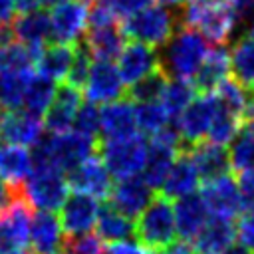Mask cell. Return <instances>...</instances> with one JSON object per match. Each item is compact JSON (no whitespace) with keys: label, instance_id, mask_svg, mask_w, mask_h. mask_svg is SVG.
<instances>
[{"label":"cell","instance_id":"1","mask_svg":"<svg viewBox=\"0 0 254 254\" xmlns=\"http://www.w3.org/2000/svg\"><path fill=\"white\" fill-rule=\"evenodd\" d=\"M208 52V42L202 34H198L192 28L181 26L159 54L161 69L167 73L169 79L190 81L200 69Z\"/></svg>","mask_w":254,"mask_h":254},{"label":"cell","instance_id":"2","mask_svg":"<svg viewBox=\"0 0 254 254\" xmlns=\"http://www.w3.org/2000/svg\"><path fill=\"white\" fill-rule=\"evenodd\" d=\"M181 26L192 28L216 46L230 42L238 20L230 4L220 0H187L181 12Z\"/></svg>","mask_w":254,"mask_h":254},{"label":"cell","instance_id":"3","mask_svg":"<svg viewBox=\"0 0 254 254\" xmlns=\"http://www.w3.org/2000/svg\"><path fill=\"white\" fill-rule=\"evenodd\" d=\"M97 139L87 137L75 129L60 135H44V139L34 147L36 165H50L69 175L77 165L95 155Z\"/></svg>","mask_w":254,"mask_h":254},{"label":"cell","instance_id":"4","mask_svg":"<svg viewBox=\"0 0 254 254\" xmlns=\"http://www.w3.org/2000/svg\"><path fill=\"white\" fill-rule=\"evenodd\" d=\"M179 24L181 18L173 12V8L165 4H149L141 12L125 18L121 28L133 42L163 48L179 30Z\"/></svg>","mask_w":254,"mask_h":254},{"label":"cell","instance_id":"5","mask_svg":"<svg viewBox=\"0 0 254 254\" xmlns=\"http://www.w3.org/2000/svg\"><path fill=\"white\" fill-rule=\"evenodd\" d=\"M67 190L69 181L65 173L50 165H36L18 192L30 204V208L56 212L65 202Z\"/></svg>","mask_w":254,"mask_h":254},{"label":"cell","instance_id":"6","mask_svg":"<svg viewBox=\"0 0 254 254\" xmlns=\"http://www.w3.org/2000/svg\"><path fill=\"white\" fill-rule=\"evenodd\" d=\"M135 236L145 248H149L155 254L167 248L171 242H175L177 226L171 198H167L165 194L155 196V200L137 218Z\"/></svg>","mask_w":254,"mask_h":254},{"label":"cell","instance_id":"7","mask_svg":"<svg viewBox=\"0 0 254 254\" xmlns=\"http://www.w3.org/2000/svg\"><path fill=\"white\" fill-rule=\"evenodd\" d=\"M147 155L149 143L139 133L121 139H103L99 145V157L111 177H115L117 181L141 175L145 169Z\"/></svg>","mask_w":254,"mask_h":254},{"label":"cell","instance_id":"8","mask_svg":"<svg viewBox=\"0 0 254 254\" xmlns=\"http://www.w3.org/2000/svg\"><path fill=\"white\" fill-rule=\"evenodd\" d=\"M216 111H218V101L214 93H202L200 97H194L192 103L175 119V127L183 143L189 147L202 143V139L208 135Z\"/></svg>","mask_w":254,"mask_h":254},{"label":"cell","instance_id":"9","mask_svg":"<svg viewBox=\"0 0 254 254\" xmlns=\"http://www.w3.org/2000/svg\"><path fill=\"white\" fill-rule=\"evenodd\" d=\"M200 196L208 208L210 218L234 220L238 212H244L238 181H234L230 175H222L212 181H206L202 185Z\"/></svg>","mask_w":254,"mask_h":254},{"label":"cell","instance_id":"10","mask_svg":"<svg viewBox=\"0 0 254 254\" xmlns=\"http://www.w3.org/2000/svg\"><path fill=\"white\" fill-rule=\"evenodd\" d=\"M101 204L99 198H93L83 192H71L67 194L65 202L60 208V222L67 238L89 234L99 218Z\"/></svg>","mask_w":254,"mask_h":254},{"label":"cell","instance_id":"11","mask_svg":"<svg viewBox=\"0 0 254 254\" xmlns=\"http://www.w3.org/2000/svg\"><path fill=\"white\" fill-rule=\"evenodd\" d=\"M89 24V6L81 0H71L62 6H56L50 14L52 38L56 44L77 46Z\"/></svg>","mask_w":254,"mask_h":254},{"label":"cell","instance_id":"12","mask_svg":"<svg viewBox=\"0 0 254 254\" xmlns=\"http://www.w3.org/2000/svg\"><path fill=\"white\" fill-rule=\"evenodd\" d=\"M44 119L26 109L0 111V139L4 143L36 147L44 139Z\"/></svg>","mask_w":254,"mask_h":254},{"label":"cell","instance_id":"13","mask_svg":"<svg viewBox=\"0 0 254 254\" xmlns=\"http://www.w3.org/2000/svg\"><path fill=\"white\" fill-rule=\"evenodd\" d=\"M153 200L155 189L141 175L119 179L109 192V204L129 218H139Z\"/></svg>","mask_w":254,"mask_h":254},{"label":"cell","instance_id":"14","mask_svg":"<svg viewBox=\"0 0 254 254\" xmlns=\"http://www.w3.org/2000/svg\"><path fill=\"white\" fill-rule=\"evenodd\" d=\"M83 89L87 101L95 105H107L121 99V95L125 93V81L121 77L119 67L113 62L95 60L91 64V71Z\"/></svg>","mask_w":254,"mask_h":254},{"label":"cell","instance_id":"15","mask_svg":"<svg viewBox=\"0 0 254 254\" xmlns=\"http://www.w3.org/2000/svg\"><path fill=\"white\" fill-rule=\"evenodd\" d=\"M117 67L121 71V77L125 85H135L137 81L145 79L147 75L161 69V56L153 46L131 42L125 44L123 52L117 58Z\"/></svg>","mask_w":254,"mask_h":254},{"label":"cell","instance_id":"16","mask_svg":"<svg viewBox=\"0 0 254 254\" xmlns=\"http://www.w3.org/2000/svg\"><path fill=\"white\" fill-rule=\"evenodd\" d=\"M111 173L107 171L105 163L101 161L99 155H91L89 159H85L81 165H77L69 175V187L75 192H83L89 194L93 198H105L111 192Z\"/></svg>","mask_w":254,"mask_h":254},{"label":"cell","instance_id":"17","mask_svg":"<svg viewBox=\"0 0 254 254\" xmlns=\"http://www.w3.org/2000/svg\"><path fill=\"white\" fill-rule=\"evenodd\" d=\"M81 89L69 85V83H62L58 87V93L50 105V109L44 115V125L52 135H60V133H67L73 129L77 111L81 107Z\"/></svg>","mask_w":254,"mask_h":254},{"label":"cell","instance_id":"18","mask_svg":"<svg viewBox=\"0 0 254 254\" xmlns=\"http://www.w3.org/2000/svg\"><path fill=\"white\" fill-rule=\"evenodd\" d=\"M65 232L60 216L48 210H36L30 222V246L34 254H60L65 246Z\"/></svg>","mask_w":254,"mask_h":254},{"label":"cell","instance_id":"19","mask_svg":"<svg viewBox=\"0 0 254 254\" xmlns=\"http://www.w3.org/2000/svg\"><path fill=\"white\" fill-rule=\"evenodd\" d=\"M173 208H175V226H177L179 238L192 244L210 220V214L202 196L194 192V194L177 198Z\"/></svg>","mask_w":254,"mask_h":254},{"label":"cell","instance_id":"20","mask_svg":"<svg viewBox=\"0 0 254 254\" xmlns=\"http://www.w3.org/2000/svg\"><path fill=\"white\" fill-rule=\"evenodd\" d=\"M137 129V115L135 103L131 99H117L113 103L103 105L101 109V135L103 139H121L135 135Z\"/></svg>","mask_w":254,"mask_h":254},{"label":"cell","instance_id":"21","mask_svg":"<svg viewBox=\"0 0 254 254\" xmlns=\"http://www.w3.org/2000/svg\"><path fill=\"white\" fill-rule=\"evenodd\" d=\"M34 167H36L34 153H30L28 147L10 145V143L0 145V177L14 190H20V187L32 175Z\"/></svg>","mask_w":254,"mask_h":254},{"label":"cell","instance_id":"22","mask_svg":"<svg viewBox=\"0 0 254 254\" xmlns=\"http://www.w3.org/2000/svg\"><path fill=\"white\" fill-rule=\"evenodd\" d=\"M189 159L192 161L194 169L198 171L200 179L206 183V181H212L216 177H222V175H228V169H230V157H228V151L220 145H214L210 141H202L198 145H192L189 147L187 151Z\"/></svg>","mask_w":254,"mask_h":254},{"label":"cell","instance_id":"23","mask_svg":"<svg viewBox=\"0 0 254 254\" xmlns=\"http://www.w3.org/2000/svg\"><path fill=\"white\" fill-rule=\"evenodd\" d=\"M228 71H230V52L224 46H218L208 52L200 69L192 77V85L196 87V91L214 93L218 85L228 79Z\"/></svg>","mask_w":254,"mask_h":254},{"label":"cell","instance_id":"24","mask_svg":"<svg viewBox=\"0 0 254 254\" xmlns=\"http://www.w3.org/2000/svg\"><path fill=\"white\" fill-rule=\"evenodd\" d=\"M83 44H85L87 52L91 54V58L103 60V62H113L115 58H119V54L125 48V32L117 24L97 26V28L89 30Z\"/></svg>","mask_w":254,"mask_h":254},{"label":"cell","instance_id":"25","mask_svg":"<svg viewBox=\"0 0 254 254\" xmlns=\"http://www.w3.org/2000/svg\"><path fill=\"white\" fill-rule=\"evenodd\" d=\"M200 175L198 171L194 169L192 161L189 159L187 153H181L179 159L175 161L173 169L169 171L167 179H165V185L161 189V192L167 196V198H183V196H189V194H194L198 185H200Z\"/></svg>","mask_w":254,"mask_h":254},{"label":"cell","instance_id":"26","mask_svg":"<svg viewBox=\"0 0 254 254\" xmlns=\"http://www.w3.org/2000/svg\"><path fill=\"white\" fill-rule=\"evenodd\" d=\"M12 30L18 42L42 52L44 44L48 38H52V28H50V14L44 10H34L20 14L12 22Z\"/></svg>","mask_w":254,"mask_h":254},{"label":"cell","instance_id":"27","mask_svg":"<svg viewBox=\"0 0 254 254\" xmlns=\"http://www.w3.org/2000/svg\"><path fill=\"white\" fill-rule=\"evenodd\" d=\"M236 238V224L232 220L210 218L198 238L192 242V248L198 254H222Z\"/></svg>","mask_w":254,"mask_h":254},{"label":"cell","instance_id":"28","mask_svg":"<svg viewBox=\"0 0 254 254\" xmlns=\"http://www.w3.org/2000/svg\"><path fill=\"white\" fill-rule=\"evenodd\" d=\"M95 234L105 244H115V242L129 240L135 234V224H133V218L125 216L123 212H119L109 204V206H101V212L95 224Z\"/></svg>","mask_w":254,"mask_h":254},{"label":"cell","instance_id":"29","mask_svg":"<svg viewBox=\"0 0 254 254\" xmlns=\"http://www.w3.org/2000/svg\"><path fill=\"white\" fill-rule=\"evenodd\" d=\"M73 58H75V46H65V44H54V46H48L42 50L40 58H38V73L58 81V79H64L67 77L69 69H71V64H73Z\"/></svg>","mask_w":254,"mask_h":254},{"label":"cell","instance_id":"30","mask_svg":"<svg viewBox=\"0 0 254 254\" xmlns=\"http://www.w3.org/2000/svg\"><path fill=\"white\" fill-rule=\"evenodd\" d=\"M228 157L230 169H234L238 175L254 171V117L242 121L238 135L228 145Z\"/></svg>","mask_w":254,"mask_h":254},{"label":"cell","instance_id":"31","mask_svg":"<svg viewBox=\"0 0 254 254\" xmlns=\"http://www.w3.org/2000/svg\"><path fill=\"white\" fill-rule=\"evenodd\" d=\"M32 75V69H0V111H12L24 105V95Z\"/></svg>","mask_w":254,"mask_h":254},{"label":"cell","instance_id":"32","mask_svg":"<svg viewBox=\"0 0 254 254\" xmlns=\"http://www.w3.org/2000/svg\"><path fill=\"white\" fill-rule=\"evenodd\" d=\"M230 52V71L246 89H254V38L240 36Z\"/></svg>","mask_w":254,"mask_h":254},{"label":"cell","instance_id":"33","mask_svg":"<svg viewBox=\"0 0 254 254\" xmlns=\"http://www.w3.org/2000/svg\"><path fill=\"white\" fill-rule=\"evenodd\" d=\"M58 93V85L54 79L42 75V73H34L30 83H28V89H26V95H24V109L42 117L46 115V111L50 109L54 97Z\"/></svg>","mask_w":254,"mask_h":254},{"label":"cell","instance_id":"34","mask_svg":"<svg viewBox=\"0 0 254 254\" xmlns=\"http://www.w3.org/2000/svg\"><path fill=\"white\" fill-rule=\"evenodd\" d=\"M135 115H137V129L149 137L163 131L173 123V117L165 109L161 101H147V103H135Z\"/></svg>","mask_w":254,"mask_h":254},{"label":"cell","instance_id":"35","mask_svg":"<svg viewBox=\"0 0 254 254\" xmlns=\"http://www.w3.org/2000/svg\"><path fill=\"white\" fill-rule=\"evenodd\" d=\"M196 87L192 85V81L187 79H169L167 87L161 95V103L165 105V109L169 111V115L173 119H177L194 99Z\"/></svg>","mask_w":254,"mask_h":254},{"label":"cell","instance_id":"36","mask_svg":"<svg viewBox=\"0 0 254 254\" xmlns=\"http://www.w3.org/2000/svg\"><path fill=\"white\" fill-rule=\"evenodd\" d=\"M214 97H216V101H218L220 107L236 113L244 121V115H246L248 105H250V99H252L250 91L244 85H240L236 79L234 81L232 79H226V81H222L218 85V89L214 91Z\"/></svg>","mask_w":254,"mask_h":254},{"label":"cell","instance_id":"37","mask_svg":"<svg viewBox=\"0 0 254 254\" xmlns=\"http://www.w3.org/2000/svg\"><path fill=\"white\" fill-rule=\"evenodd\" d=\"M242 127V117H238L236 113L224 109L218 105V111L212 119V125L208 129V141L214 143V145H220V147H226L234 141V137L238 135Z\"/></svg>","mask_w":254,"mask_h":254},{"label":"cell","instance_id":"38","mask_svg":"<svg viewBox=\"0 0 254 254\" xmlns=\"http://www.w3.org/2000/svg\"><path fill=\"white\" fill-rule=\"evenodd\" d=\"M40 54L42 52L16 40L0 50V69H18V71L32 69V65L38 64Z\"/></svg>","mask_w":254,"mask_h":254},{"label":"cell","instance_id":"39","mask_svg":"<svg viewBox=\"0 0 254 254\" xmlns=\"http://www.w3.org/2000/svg\"><path fill=\"white\" fill-rule=\"evenodd\" d=\"M167 73L163 69L147 75L145 79L137 81L135 85L129 87V99L133 103H147V101H161V95L167 87Z\"/></svg>","mask_w":254,"mask_h":254},{"label":"cell","instance_id":"40","mask_svg":"<svg viewBox=\"0 0 254 254\" xmlns=\"http://www.w3.org/2000/svg\"><path fill=\"white\" fill-rule=\"evenodd\" d=\"M91 54L87 52L85 44H77L75 46V58H73V64H71V69L65 77V83L77 87V89H83L85 83H87V77H89V71H91Z\"/></svg>","mask_w":254,"mask_h":254},{"label":"cell","instance_id":"41","mask_svg":"<svg viewBox=\"0 0 254 254\" xmlns=\"http://www.w3.org/2000/svg\"><path fill=\"white\" fill-rule=\"evenodd\" d=\"M73 129L95 139L97 133L101 131V109L95 103H91V101H83L79 111H77Z\"/></svg>","mask_w":254,"mask_h":254},{"label":"cell","instance_id":"42","mask_svg":"<svg viewBox=\"0 0 254 254\" xmlns=\"http://www.w3.org/2000/svg\"><path fill=\"white\" fill-rule=\"evenodd\" d=\"M60 254H107V246L97 234H83L69 238Z\"/></svg>","mask_w":254,"mask_h":254},{"label":"cell","instance_id":"43","mask_svg":"<svg viewBox=\"0 0 254 254\" xmlns=\"http://www.w3.org/2000/svg\"><path fill=\"white\" fill-rule=\"evenodd\" d=\"M236 238L254 254V210L244 212L236 222Z\"/></svg>","mask_w":254,"mask_h":254},{"label":"cell","instance_id":"44","mask_svg":"<svg viewBox=\"0 0 254 254\" xmlns=\"http://www.w3.org/2000/svg\"><path fill=\"white\" fill-rule=\"evenodd\" d=\"M115 20H117V16L113 14V10L107 6L105 0H95L89 6V24H91V28L109 26V24H115Z\"/></svg>","mask_w":254,"mask_h":254},{"label":"cell","instance_id":"45","mask_svg":"<svg viewBox=\"0 0 254 254\" xmlns=\"http://www.w3.org/2000/svg\"><path fill=\"white\" fill-rule=\"evenodd\" d=\"M117 18H129L151 4V0H105Z\"/></svg>","mask_w":254,"mask_h":254},{"label":"cell","instance_id":"46","mask_svg":"<svg viewBox=\"0 0 254 254\" xmlns=\"http://www.w3.org/2000/svg\"><path fill=\"white\" fill-rule=\"evenodd\" d=\"M238 189H240L244 212L254 210V171L252 173L238 175Z\"/></svg>","mask_w":254,"mask_h":254},{"label":"cell","instance_id":"47","mask_svg":"<svg viewBox=\"0 0 254 254\" xmlns=\"http://www.w3.org/2000/svg\"><path fill=\"white\" fill-rule=\"evenodd\" d=\"M192 244L190 242H185V240H175V242H171L167 248H163L161 252H157V254H192Z\"/></svg>","mask_w":254,"mask_h":254},{"label":"cell","instance_id":"48","mask_svg":"<svg viewBox=\"0 0 254 254\" xmlns=\"http://www.w3.org/2000/svg\"><path fill=\"white\" fill-rule=\"evenodd\" d=\"M16 12V2L14 0H0V26L10 24Z\"/></svg>","mask_w":254,"mask_h":254},{"label":"cell","instance_id":"49","mask_svg":"<svg viewBox=\"0 0 254 254\" xmlns=\"http://www.w3.org/2000/svg\"><path fill=\"white\" fill-rule=\"evenodd\" d=\"M18 194V190H14L2 177H0V210L2 208H6L12 200H14V196Z\"/></svg>","mask_w":254,"mask_h":254},{"label":"cell","instance_id":"50","mask_svg":"<svg viewBox=\"0 0 254 254\" xmlns=\"http://www.w3.org/2000/svg\"><path fill=\"white\" fill-rule=\"evenodd\" d=\"M14 2H16V10H20V14L42 10V6H44V0H14Z\"/></svg>","mask_w":254,"mask_h":254},{"label":"cell","instance_id":"51","mask_svg":"<svg viewBox=\"0 0 254 254\" xmlns=\"http://www.w3.org/2000/svg\"><path fill=\"white\" fill-rule=\"evenodd\" d=\"M222 254H252V252H250L246 246H242V244L238 242V244H230Z\"/></svg>","mask_w":254,"mask_h":254},{"label":"cell","instance_id":"52","mask_svg":"<svg viewBox=\"0 0 254 254\" xmlns=\"http://www.w3.org/2000/svg\"><path fill=\"white\" fill-rule=\"evenodd\" d=\"M159 2L165 4V6H169V8H179V6H185L187 0H159Z\"/></svg>","mask_w":254,"mask_h":254},{"label":"cell","instance_id":"53","mask_svg":"<svg viewBox=\"0 0 254 254\" xmlns=\"http://www.w3.org/2000/svg\"><path fill=\"white\" fill-rule=\"evenodd\" d=\"M65 2H71V0H44V6L56 8V6H62V4H65Z\"/></svg>","mask_w":254,"mask_h":254},{"label":"cell","instance_id":"54","mask_svg":"<svg viewBox=\"0 0 254 254\" xmlns=\"http://www.w3.org/2000/svg\"><path fill=\"white\" fill-rule=\"evenodd\" d=\"M0 254H28L26 250H4V252H0Z\"/></svg>","mask_w":254,"mask_h":254},{"label":"cell","instance_id":"55","mask_svg":"<svg viewBox=\"0 0 254 254\" xmlns=\"http://www.w3.org/2000/svg\"><path fill=\"white\" fill-rule=\"evenodd\" d=\"M248 36H252V38H254V20L248 24Z\"/></svg>","mask_w":254,"mask_h":254},{"label":"cell","instance_id":"56","mask_svg":"<svg viewBox=\"0 0 254 254\" xmlns=\"http://www.w3.org/2000/svg\"><path fill=\"white\" fill-rule=\"evenodd\" d=\"M220 2H226V4H232L234 0H220Z\"/></svg>","mask_w":254,"mask_h":254},{"label":"cell","instance_id":"57","mask_svg":"<svg viewBox=\"0 0 254 254\" xmlns=\"http://www.w3.org/2000/svg\"><path fill=\"white\" fill-rule=\"evenodd\" d=\"M250 93H252V99H254V89H252V91H250Z\"/></svg>","mask_w":254,"mask_h":254}]
</instances>
